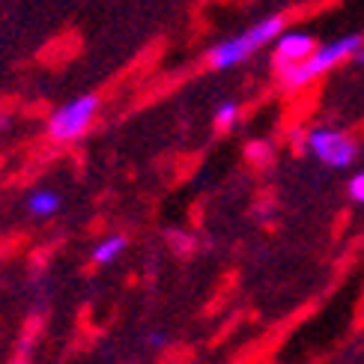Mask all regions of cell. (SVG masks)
Returning <instances> with one entry per match:
<instances>
[{
	"mask_svg": "<svg viewBox=\"0 0 364 364\" xmlns=\"http://www.w3.org/2000/svg\"><path fill=\"white\" fill-rule=\"evenodd\" d=\"M350 197H353L355 203H364V171H358L350 179Z\"/></svg>",
	"mask_w": 364,
	"mask_h": 364,
	"instance_id": "9",
	"label": "cell"
},
{
	"mask_svg": "<svg viewBox=\"0 0 364 364\" xmlns=\"http://www.w3.org/2000/svg\"><path fill=\"white\" fill-rule=\"evenodd\" d=\"M361 45H364V42H361V36H355V33L341 36V39L326 42V45H316L314 54L305 57L301 63H296V66H290V69H281V81L290 87V90L305 87V84H311L314 78H320V75L331 72L338 63H343V60L355 57V51L361 48Z\"/></svg>",
	"mask_w": 364,
	"mask_h": 364,
	"instance_id": "2",
	"label": "cell"
},
{
	"mask_svg": "<svg viewBox=\"0 0 364 364\" xmlns=\"http://www.w3.org/2000/svg\"><path fill=\"white\" fill-rule=\"evenodd\" d=\"M281 33H284V18L281 15H269V18H260L254 27L242 30L239 36L218 42L215 48L209 51V63H212V69H233L239 63H245L254 51H260L266 42L278 39Z\"/></svg>",
	"mask_w": 364,
	"mask_h": 364,
	"instance_id": "1",
	"label": "cell"
},
{
	"mask_svg": "<svg viewBox=\"0 0 364 364\" xmlns=\"http://www.w3.org/2000/svg\"><path fill=\"white\" fill-rule=\"evenodd\" d=\"M236 117H239V102H224V105H218V111H215V126H221V129L233 126Z\"/></svg>",
	"mask_w": 364,
	"mask_h": 364,
	"instance_id": "8",
	"label": "cell"
},
{
	"mask_svg": "<svg viewBox=\"0 0 364 364\" xmlns=\"http://www.w3.org/2000/svg\"><path fill=\"white\" fill-rule=\"evenodd\" d=\"M149 343H153V346H164V335H161V331H156V335L149 338Z\"/></svg>",
	"mask_w": 364,
	"mask_h": 364,
	"instance_id": "10",
	"label": "cell"
},
{
	"mask_svg": "<svg viewBox=\"0 0 364 364\" xmlns=\"http://www.w3.org/2000/svg\"><path fill=\"white\" fill-rule=\"evenodd\" d=\"M123 251H126V236H108V239H102L99 245L93 248V263L108 266V263H114Z\"/></svg>",
	"mask_w": 364,
	"mask_h": 364,
	"instance_id": "7",
	"label": "cell"
},
{
	"mask_svg": "<svg viewBox=\"0 0 364 364\" xmlns=\"http://www.w3.org/2000/svg\"><path fill=\"white\" fill-rule=\"evenodd\" d=\"M314 48H316V45H314V36L311 33H299V30L281 33L275 39V63H278V72L301 63L305 57L314 54Z\"/></svg>",
	"mask_w": 364,
	"mask_h": 364,
	"instance_id": "5",
	"label": "cell"
},
{
	"mask_svg": "<svg viewBox=\"0 0 364 364\" xmlns=\"http://www.w3.org/2000/svg\"><path fill=\"white\" fill-rule=\"evenodd\" d=\"M99 114V96L87 93L81 99H75L63 108H57L48 119V134L57 141V144H69L75 138H81V134L90 129L93 123V117Z\"/></svg>",
	"mask_w": 364,
	"mask_h": 364,
	"instance_id": "3",
	"label": "cell"
},
{
	"mask_svg": "<svg viewBox=\"0 0 364 364\" xmlns=\"http://www.w3.org/2000/svg\"><path fill=\"white\" fill-rule=\"evenodd\" d=\"M27 209H30V215H36V218H51L60 209V194L48 191V188H39L27 197Z\"/></svg>",
	"mask_w": 364,
	"mask_h": 364,
	"instance_id": "6",
	"label": "cell"
},
{
	"mask_svg": "<svg viewBox=\"0 0 364 364\" xmlns=\"http://www.w3.org/2000/svg\"><path fill=\"white\" fill-rule=\"evenodd\" d=\"M308 149L323 164H328V168H338V171L350 168V164L355 161V156H358L355 144L346 138L343 132L328 129V126H316V129L308 132Z\"/></svg>",
	"mask_w": 364,
	"mask_h": 364,
	"instance_id": "4",
	"label": "cell"
}]
</instances>
